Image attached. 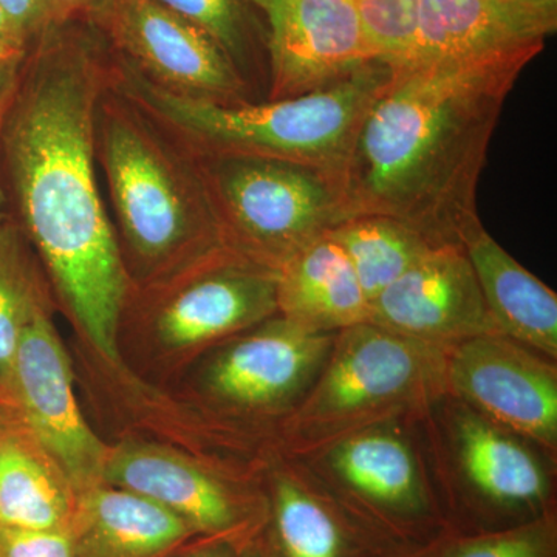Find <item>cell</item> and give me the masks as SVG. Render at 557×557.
I'll list each match as a JSON object with an SVG mask.
<instances>
[{
  "label": "cell",
  "mask_w": 557,
  "mask_h": 557,
  "mask_svg": "<svg viewBox=\"0 0 557 557\" xmlns=\"http://www.w3.org/2000/svg\"><path fill=\"white\" fill-rule=\"evenodd\" d=\"M0 413L53 457L79 493L101 483L108 450L81 413L69 358L46 307L22 333Z\"/></svg>",
  "instance_id": "7"
},
{
  "label": "cell",
  "mask_w": 557,
  "mask_h": 557,
  "mask_svg": "<svg viewBox=\"0 0 557 557\" xmlns=\"http://www.w3.org/2000/svg\"><path fill=\"white\" fill-rule=\"evenodd\" d=\"M448 395L475 413L537 446L557 449V369L515 339L497 335L469 339L449 351Z\"/></svg>",
  "instance_id": "9"
},
{
  "label": "cell",
  "mask_w": 557,
  "mask_h": 557,
  "mask_svg": "<svg viewBox=\"0 0 557 557\" xmlns=\"http://www.w3.org/2000/svg\"><path fill=\"white\" fill-rule=\"evenodd\" d=\"M522 65L394 69L370 106L344 171L348 218L388 215L435 247L482 228L480 175Z\"/></svg>",
  "instance_id": "2"
},
{
  "label": "cell",
  "mask_w": 557,
  "mask_h": 557,
  "mask_svg": "<svg viewBox=\"0 0 557 557\" xmlns=\"http://www.w3.org/2000/svg\"><path fill=\"white\" fill-rule=\"evenodd\" d=\"M240 557H267L265 553H263L262 547H260L258 539H255V541L249 542V544L245 545L244 548H242Z\"/></svg>",
  "instance_id": "35"
},
{
  "label": "cell",
  "mask_w": 557,
  "mask_h": 557,
  "mask_svg": "<svg viewBox=\"0 0 557 557\" xmlns=\"http://www.w3.org/2000/svg\"><path fill=\"white\" fill-rule=\"evenodd\" d=\"M457 446L469 494L446 512L450 536L496 533L555 515L548 475L511 432L463 413Z\"/></svg>",
  "instance_id": "11"
},
{
  "label": "cell",
  "mask_w": 557,
  "mask_h": 557,
  "mask_svg": "<svg viewBox=\"0 0 557 557\" xmlns=\"http://www.w3.org/2000/svg\"><path fill=\"white\" fill-rule=\"evenodd\" d=\"M448 355L370 322L336 333L324 366L289 416L293 446L318 456L359 432L424 412L448 395Z\"/></svg>",
  "instance_id": "5"
},
{
  "label": "cell",
  "mask_w": 557,
  "mask_h": 557,
  "mask_svg": "<svg viewBox=\"0 0 557 557\" xmlns=\"http://www.w3.org/2000/svg\"><path fill=\"white\" fill-rule=\"evenodd\" d=\"M368 322L446 351L469 339L500 333L467 251L458 245L431 249L370 300Z\"/></svg>",
  "instance_id": "13"
},
{
  "label": "cell",
  "mask_w": 557,
  "mask_h": 557,
  "mask_svg": "<svg viewBox=\"0 0 557 557\" xmlns=\"http://www.w3.org/2000/svg\"><path fill=\"white\" fill-rule=\"evenodd\" d=\"M556 30L557 0H420L409 65L527 67Z\"/></svg>",
  "instance_id": "14"
},
{
  "label": "cell",
  "mask_w": 557,
  "mask_h": 557,
  "mask_svg": "<svg viewBox=\"0 0 557 557\" xmlns=\"http://www.w3.org/2000/svg\"><path fill=\"white\" fill-rule=\"evenodd\" d=\"M267 25V100L299 97L332 86L375 61L357 0H247Z\"/></svg>",
  "instance_id": "12"
},
{
  "label": "cell",
  "mask_w": 557,
  "mask_h": 557,
  "mask_svg": "<svg viewBox=\"0 0 557 557\" xmlns=\"http://www.w3.org/2000/svg\"><path fill=\"white\" fill-rule=\"evenodd\" d=\"M277 314L324 335L368 322L369 300L346 252L324 236L288 259L277 273Z\"/></svg>",
  "instance_id": "20"
},
{
  "label": "cell",
  "mask_w": 557,
  "mask_h": 557,
  "mask_svg": "<svg viewBox=\"0 0 557 557\" xmlns=\"http://www.w3.org/2000/svg\"><path fill=\"white\" fill-rule=\"evenodd\" d=\"M208 33L252 86L258 67L251 7L247 0H153Z\"/></svg>",
  "instance_id": "25"
},
{
  "label": "cell",
  "mask_w": 557,
  "mask_h": 557,
  "mask_svg": "<svg viewBox=\"0 0 557 557\" xmlns=\"http://www.w3.org/2000/svg\"><path fill=\"white\" fill-rule=\"evenodd\" d=\"M435 557H557L556 512L496 533L449 534L438 542Z\"/></svg>",
  "instance_id": "27"
},
{
  "label": "cell",
  "mask_w": 557,
  "mask_h": 557,
  "mask_svg": "<svg viewBox=\"0 0 557 557\" xmlns=\"http://www.w3.org/2000/svg\"><path fill=\"white\" fill-rule=\"evenodd\" d=\"M357 10L373 58L392 69L409 65L420 36V0H357Z\"/></svg>",
  "instance_id": "26"
},
{
  "label": "cell",
  "mask_w": 557,
  "mask_h": 557,
  "mask_svg": "<svg viewBox=\"0 0 557 557\" xmlns=\"http://www.w3.org/2000/svg\"><path fill=\"white\" fill-rule=\"evenodd\" d=\"M69 533L75 557H168L197 536L168 509L108 483L81 491Z\"/></svg>",
  "instance_id": "19"
},
{
  "label": "cell",
  "mask_w": 557,
  "mask_h": 557,
  "mask_svg": "<svg viewBox=\"0 0 557 557\" xmlns=\"http://www.w3.org/2000/svg\"><path fill=\"white\" fill-rule=\"evenodd\" d=\"M61 21H81L100 28L113 0H50Z\"/></svg>",
  "instance_id": "30"
},
{
  "label": "cell",
  "mask_w": 557,
  "mask_h": 557,
  "mask_svg": "<svg viewBox=\"0 0 557 557\" xmlns=\"http://www.w3.org/2000/svg\"><path fill=\"white\" fill-rule=\"evenodd\" d=\"M14 89H16V86H14L13 89L9 91V94L3 95V97L0 98V129H2L3 119H5L7 109H9V104L11 101V97H13ZM5 201V194H3L2 188H0V220L7 218Z\"/></svg>",
  "instance_id": "34"
},
{
  "label": "cell",
  "mask_w": 557,
  "mask_h": 557,
  "mask_svg": "<svg viewBox=\"0 0 557 557\" xmlns=\"http://www.w3.org/2000/svg\"><path fill=\"white\" fill-rule=\"evenodd\" d=\"M101 482L149 498L197 536L226 539L245 547L265 523V502L251 504L219 479L164 450L127 446L108 453Z\"/></svg>",
  "instance_id": "17"
},
{
  "label": "cell",
  "mask_w": 557,
  "mask_h": 557,
  "mask_svg": "<svg viewBox=\"0 0 557 557\" xmlns=\"http://www.w3.org/2000/svg\"><path fill=\"white\" fill-rule=\"evenodd\" d=\"M97 159L121 239L146 269L233 251L199 160L110 83L97 110Z\"/></svg>",
  "instance_id": "4"
},
{
  "label": "cell",
  "mask_w": 557,
  "mask_h": 557,
  "mask_svg": "<svg viewBox=\"0 0 557 557\" xmlns=\"http://www.w3.org/2000/svg\"><path fill=\"white\" fill-rule=\"evenodd\" d=\"M242 548L226 539L201 537L199 545L177 548L168 557H240Z\"/></svg>",
  "instance_id": "31"
},
{
  "label": "cell",
  "mask_w": 557,
  "mask_h": 557,
  "mask_svg": "<svg viewBox=\"0 0 557 557\" xmlns=\"http://www.w3.org/2000/svg\"><path fill=\"white\" fill-rule=\"evenodd\" d=\"M100 30L146 78L186 97L236 104L249 87L218 42L153 0H113Z\"/></svg>",
  "instance_id": "10"
},
{
  "label": "cell",
  "mask_w": 557,
  "mask_h": 557,
  "mask_svg": "<svg viewBox=\"0 0 557 557\" xmlns=\"http://www.w3.org/2000/svg\"><path fill=\"white\" fill-rule=\"evenodd\" d=\"M329 236L346 252L369 302L437 248L412 226L381 214L351 215Z\"/></svg>",
  "instance_id": "23"
},
{
  "label": "cell",
  "mask_w": 557,
  "mask_h": 557,
  "mask_svg": "<svg viewBox=\"0 0 557 557\" xmlns=\"http://www.w3.org/2000/svg\"><path fill=\"white\" fill-rule=\"evenodd\" d=\"M27 53H0V98L16 86Z\"/></svg>",
  "instance_id": "32"
},
{
  "label": "cell",
  "mask_w": 557,
  "mask_h": 557,
  "mask_svg": "<svg viewBox=\"0 0 557 557\" xmlns=\"http://www.w3.org/2000/svg\"><path fill=\"white\" fill-rule=\"evenodd\" d=\"M392 73L375 60L299 97L225 104L163 89L112 49L110 87L194 156L269 157L344 175L359 126Z\"/></svg>",
  "instance_id": "3"
},
{
  "label": "cell",
  "mask_w": 557,
  "mask_h": 557,
  "mask_svg": "<svg viewBox=\"0 0 557 557\" xmlns=\"http://www.w3.org/2000/svg\"><path fill=\"white\" fill-rule=\"evenodd\" d=\"M42 453L0 413V527L70 531L76 497Z\"/></svg>",
  "instance_id": "22"
},
{
  "label": "cell",
  "mask_w": 557,
  "mask_h": 557,
  "mask_svg": "<svg viewBox=\"0 0 557 557\" xmlns=\"http://www.w3.org/2000/svg\"><path fill=\"white\" fill-rule=\"evenodd\" d=\"M112 47L100 28L58 22L32 44L0 129L22 233L95 347L119 358L129 274L98 178L97 110Z\"/></svg>",
  "instance_id": "1"
},
{
  "label": "cell",
  "mask_w": 557,
  "mask_h": 557,
  "mask_svg": "<svg viewBox=\"0 0 557 557\" xmlns=\"http://www.w3.org/2000/svg\"><path fill=\"white\" fill-rule=\"evenodd\" d=\"M435 547H437V545H434V547L424 549V552L418 553V555H416L413 557H435Z\"/></svg>",
  "instance_id": "36"
},
{
  "label": "cell",
  "mask_w": 557,
  "mask_h": 557,
  "mask_svg": "<svg viewBox=\"0 0 557 557\" xmlns=\"http://www.w3.org/2000/svg\"><path fill=\"white\" fill-rule=\"evenodd\" d=\"M197 271L163 302L157 317V330L168 346H203L276 317L274 271L234 251L207 260Z\"/></svg>",
  "instance_id": "18"
},
{
  "label": "cell",
  "mask_w": 557,
  "mask_h": 557,
  "mask_svg": "<svg viewBox=\"0 0 557 557\" xmlns=\"http://www.w3.org/2000/svg\"><path fill=\"white\" fill-rule=\"evenodd\" d=\"M0 557H75L69 531H27L0 527Z\"/></svg>",
  "instance_id": "28"
},
{
  "label": "cell",
  "mask_w": 557,
  "mask_h": 557,
  "mask_svg": "<svg viewBox=\"0 0 557 557\" xmlns=\"http://www.w3.org/2000/svg\"><path fill=\"white\" fill-rule=\"evenodd\" d=\"M44 307L24 233L9 219L0 220V394L10 379L22 333Z\"/></svg>",
  "instance_id": "24"
},
{
  "label": "cell",
  "mask_w": 557,
  "mask_h": 557,
  "mask_svg": "<svg viewBox=\"0 0 557 557\" xmlns=\"http://www.w3.org/2000/svg\"><path fill=\"white\" fill-rule=\"evenodd\" d=\"M28 46L0 7V53H27Z\"/></svg>",
  "instance_id": "33"
},
{
  "label": "cell",
  "mask_w": 557,
  "mask_h": 557,
  "mask_svg": "<svg viewBox=\"0 0 557 557\" xmlns=\"http://www.w3.org/2000/svg\"><path fill=\"white\" fill-rule=\"evenodd\" d=\"M333 338L276 314L226 344L208 366L205 386L220 405L240 412L292 413L324 366Z\"/></svg>",
  "instance_id": "15"
},
{
  "label": "cell",
  "mask_w": 557,
  "mask_h": 557,
  "mask_svg": "<svg viewBox=\"0 0 557 557\" xmlns=\"http://www.w3.org/2000/svg\"><path fill=\"white\" fill-rule=\"evenodd\" d=\"M321 454L333 472L325 483L383 530L418 548L449 536L442 502L409 443L391 426L359 432Z\"/></svg>",
  "instance_id": "8"
},
{
  "label": "cell",
  "mask_w": 557,
  "mask_h": 557,
  "mask_svg": "<svg viewBox=\"0 0 557 557\" xmlns=\"http://www.w3.org/2000/svg\"><path fill=\"white\" fill-rule=\"evenodd\" d=\"M265 505L256 539L267 557H413L428 549L383 530L321 480L277 475Z\"/></svg>",
  "instance_id": "16"
},
{
  "label": "cell",
  "mask_w": 557,
  "mask_h": 557,
  "mask_svg": "<svg viewBox=\"0 0 557 557\" xmlns=\"http://www.w3.org/2000/svg\"><path fill=\"white\" fill-rule=\"evenodd\" d=\"M0 7L28 49L50 27L61 21L50 0H0Z\"/></svg>",
  "instance_id": "29"
},
{
  "label": "cell",
  "mask_w": 557,
  "mask_h": 557,
  "mask_svg": "<svg viewBox=\"0 0 557 557\" xmlns=\"http://www.w3.org/2000/svg\"><path fill=\"white\" fill-rule=\"evenodd\" d=\"M196 159L230 249L274 273L348 219L336 172L234 153Z\"/></svg>",
  "instance_id": "6"
},
{
  "label": "cell",
  "mask_w": 557,
  "mask_h": 557,
  "mask_svg": "<svg viewBox=\"0 0 557 557\" xmlns=\"http://www.w3.org/2000/svg\"><path fill=\"white\" fill-rule=\"evenodd\" d=\"M463 248L502 335L556 361V293L523 269L483 226Z\"/></svg>",
  "instance_id": "21"
}]
</instances>
